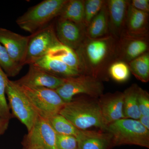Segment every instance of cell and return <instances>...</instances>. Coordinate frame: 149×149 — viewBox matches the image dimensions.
Masks as SVG:
<instances>
[{
  "mask_svg": "<svg viewBox=\"0 0 149 149\" xmlns=\"http://www.w3.org/2000/svg\"><path fill=\"white\" fill-rule=\"evenodd\" d=\"M104 122L107 126L110 123L124 118L123 94L119 92L102 95L98 100Z\"/></svg>",
  "mask_w": 149,
  "mask_h": 149,
  "instance_id": "obj_13",
  "label": "cell"
},
{
  "mask_svg": "<svg viewBox=\"0 0 149 149\" xmlns=\"http://www.w3.org/2000/svg\"><path fill=\"white\" fill-rule=\"evenodd\" d=\"M148 13L134 8L129 2L125 22V34L132 37H146L148 34Z\"/></svg>",
  "mask_w": 149,
  "mask_h": 149,
  "instance_id": "obj_16",
  "label": "cell"
},
{
  "mask_svg": "<svg viewBox=\"0 0 149 149\" xmlns=\"http://www.w3.org/2000/svg\"><path fill=\"white\" fill-rule=\"evenodd\" d=\"M8 77L0 67V117L9 120L12 118L6 97V88Z\"/></svg>",
  "mask_w": 149,
  "mask_h": 149,
  "instance_id": "obj_26",
  "label": "cell"
},
{
  "mask_svg": "<svg viewBox=\"0 0 149 149\" xmlns=\"http://www.w3.org/2000/svg\"><path fill=\"white\" fill-rule=\"evenodd\" d=\"M122 35L118 52L123 59L129 62L147 52L148 44L146 37H132L124 32Z\"/></svg>",
  "mask_w": 149,
  "mask_h": 149,
  "instance_id": "obj_17",
  "label": "cell"
},
{
  "mask_svg": "<svg viewBox=\"0 0 149 149\" xmlns=\"http://www.w3.org/2000/svg\"><path fill=\"white\" fill-rule=\"evenodd\" d=\"M33 64L53 75L63 78L76 77L83 74L64 63L47 56L39 59Z\"/></svg>",
  "mask_w": 149,
  "mask_h": 149,
  "instance_id": "obj_18",
  "label": "cell"
},
{
  "mask_svg": "<svg viewBox=\"0 0 149 149\" xmlns=\"http://www.w3.org/2000/svg\"><path fill=\"white\" fill-rule=\"evenodd\" d=\"M46 56L64 63L83 74L82 66L78 56L75 51L71 48L60 44L50 49Z\"/></svg>",
  "mask_w": 149,
  "mask_h": 149,
  "instance_id": "obj_19",
  "label": "cell"
},
{
  "mask_svg": "<svg viewBox=\"0 0 149 149\" xmlns=\"http://www.w3.org/2000/svg\"><path fill=\"white\" fill-rule=\"evenodd\" d=\"M108 71L111 77L118 83L126 82L130 77V71L129 66L125 62L122 61L112 63Z\"/></svg>",
  "mask_w": 149,
  "mask_h": 149,
  "instance_id": "obj_27",
  "label": "cell"
},
{
  "mask_svg": "<svg viewBox=\"0 0 149 149\" xmlns=\"http://www.w3.org/2000/svg\"><path fill=\"white\" fill-rule=\"evenodd\" d=\"M17 85L37 114L46 119L58 114L66 103L55 90Z\"/></svg>",
  "mask_w": 149,
  "mask_h": 149,
  "instance_id": "obj_5",
  "label": "cell"
},
{
  "mask_svg": "<svg viewBox=\"0 0 149 149\" xmlns=\"http://www.w3.org/2000/svg\"><path fill=\"white\" fill-rule=\"evenodd\" d=\"M6 93L13 116L25 125L28 132L33 127L39 115L14 81L9 79Z\"/></svg>",
  "mask_w": 149,
  "mask_h": 149,
  "instance_id": "obj_7",
  "label": "cell"
},
{
  "mask_svg": "<svg viewBox=\"0 0 149 149\" xmlns=\"http://www.w3.org/2000/svg\"><path fill=\"white\" fill-rule=\"evenodd\" d=\"M84 3L85 1L81 0L68 1L58 17L84 25Z\"/></svg>",
  "mask_w": 149,
  "mask_h": 149,
  "instance_id": "obj_22",
  "label": "cell"
},
{
  "mask_svg": "<svg viewBox=\"0 0 149 149\" xmlns=\"http://www.w3.org/2000/svg\"><path fill=\"white\" fill-rule=\"evenodd\" d=\"M9 120L3 119L0 117V136L3 135L7 129Z\"/></svg>",
  "mask_w": 149,
  "mask_h": 149,
  "instance_id": "obj_32",
  "label": "cell"
},
{
  "mask_svg": "<svg viewBox=\"0 0 149 149\" xmlns=\"http://www.w3.org/2000/svg\"><path fill=\"white\" fill-rule=\"evenodd\" d=\"M0 67L8 77H14L23 67L17 64L11 58L4 47L0 43Z\"/></svg>",
  "mask_w": 149,
  "mask_h": 149,
  "instance_id": "obj_25",
  "label": "cell"
},
{
  "mask_svg": "<svg viewBox=\"0 0 149 149\" xmlns=\"http://www.w3.org/2000/svg\"><path fill=\"white\" fill-rule=\"evenodd\" d=\"M46 72L35 65H29L27 74L14 81L19 85L30 88H45L56 90L61 86L66 80Z\"/></svg>",
  "mask_w": 149,
  "mask_h": 149,
  "instance_id": "obj_11",
  "label": "cell"
},
{
  "mask_svg": "<svg viewBox=\"0 0 149 149\" xmlns=\"http://www.w3.org/2000/svg\"><path fill=\"white\" fill-rule=\"evenodd\" d=\"M106 131L111 135L113 147L130 145L149 148V130L139 120L119 119L109 124Z\"/></svg>",
  "mask_w": 149,
  "mask_h": 149,
  "instance_id": "obj_3",
  "label": "cell"
},
{
  "mask_svg": "<svg viewBox=\"0 0 149 149\" xmlns=\"http://www.w3.org/2000/svg\"></svg>",
  "mask_w": 149,
  "mask_h": 149,
  "instance_id": "obj_34",
  "label": "cell"
},
{
  "mask_svg": "<svg viewBox=\"0 0 149 149\" xmlns=\"http://www.w3.org/2000/svg\"><path fill=\"white\" fill-rule=\"evenodd\" d=\"M75 138L77 149H109L113 147L111 135L107 131L80 130Z\"/></svg>",
  "mask_w": 149,
  "mask_h": 149,
  "instance_id": "obj_14",
  "label": "cell"
},
{
  "mask_svg": "<svg viewBox=\"0 0 149 149\" xmlns=\"http://www.w3.org/2000/svg\"><path fill=\"white\" fill-rule=\"evenodd\" d=\"M138 102L141 115L149 116V95L140 87L138 91Z\"/></svg>",
  "mask_w": 149,
  "mask_h": 149,
  "instance_id": "obj_30",
  "label": "cell"
},
{
  "mask_svg": "<svg viewBox=\"0 0 149 149\" xmlns=\"http://www.w3.org/2000/svg\"><path fill=\"white\" fill-rule=\"evenodd\" d=\"M103 90L102 83L97 77L81 74L66 78L64 83L55 91L66 103L71 101L74 96L80 94L98 98L103 95Z\"/></svg>",
  "mask_w": 149,
  "mask_h": 149,
  "instance_id": "obj_6",
  "label": "cell"
},
{
  "mask_svg": "<svg viewBox=\"0 0 149 149\" xmlns=\"http://www.w3.org/2000/svg\"><path fill=\"white\" fill-rule=\"evenodd\" d=\"M61 44L56 35L55 26L49 24L30 35L24 65L33 64L47 55L48 51Z\"/></svg>",
  "mask_w": 149,
  "mask_h": 149,
  "instance_id": "obj_8",
  "label": "cell"
},
{
  "mask_svg": "<svg viewBox=\"0 0 149 149\" xmlns=\"http://www.w3.org/2000/svg\"><path fill=\"white\" fill-rule=\"evenodd\" d=\"M139 120L142 125L149 130V116L141 115Z\"/></svg>",
  "mask_w": 149,
  "mask_h": 149,
  "instance_id": "obj_33",
  "label": "cell"
},
{
  "mask_svg": "<svg viewBox=\"0 0 149 149\" xmlns=\"http://www.w3.org/2000/svg\"><path fill=\"white\" fill-rule=\"evenodd\" d=\"M109 28L113 36L122 35L125 27L129 1L110 0L107 1Z\"/></svg>",
  "mask_w": 149,
  "mask_h": 149,
  "instance_id": "obj_15",
  "label": "cell"
},
{
  "mask_svg": "<svg viewBox=\"0 0 149 149\" xmlns=\"http://www.w3.org/2000/svg\"><path fill=\"white\" fill-rule=\"evenodd\" d=\"M86 29V36L90 39H97L106 34L109 28L108 13L107 2L91 21Z\"/></svg>",
  "mask_w": 149,
  "mask_h": 149,
  "instance_id": "obj_21",
  "label": "cell"
},
{
  "mask_svg": "<svg viewBox=\"0 0 149 149\" xmlns=\"http://www.w3.org/2000/svg\"><path fill=\"white\" fill-rule=\"evenodd\" d=\"M68 0H45L29 8L16 19L17 25L26 32L34 34L45 27L59 17Z\"/></svg>",
  "mask_w": 149,
  "mask_h": 149,
  "instance_id": "obj_2",
  "label": "cell"
},
{
  "mask_svg": "<svg viewBox=\"0 0 149 149\" xmlns=\"http://www.w3.org/2000/svg\"><path fill=\"white\" fill-rule=\"evenodd\" d=\"M105 2L102 0L85 1L83 24L85 27H88L93 19L100 12Z\"/></svg>",
  "mask_w": 149,
  "mask_h": 149,
  "instance_id": "obj_28",
  "label": "cell"
},
{
  "mask_svg": "<svg viewBox=\"0 0 149 149\" xmlns=\"http://www.w3.org/2000/svg\"><path fill=\"white\" fill-rule=\"evenodd\" d=\"M85 27L83 25L58 17L55 29L60 43L75 51L86 38Z\"/></svg>",
  "mask_w": 149,
  "mask_h": 149,
  "instance_id": "obj_12",
  "label": "cell"
},
{
  "mask_svg": "<svg viewBox=\"0 0 149 149\" xmlns=\"http://www.w3.org/2000/svg\"><path fill=\"white\" fill-rule=\"evenodd\" d=\"M30 38V35L23 36L0 27V43L5 48L13 61L22 67L24 65Z\"/></svg>",
  "mask_w": 149,
  "mask_h": 149,
  "instance_id": "obj_10",
  "label": "cell"
},
{
  "mask_svg": "<svg viewBox=\"0 0 149 149\" xmlns=\"http://www.w3.org/2000/svg\"><path fill=\"white\" fill-rule=\"evenodd\" d=\"M130 5L138 10L148 13L149 1L148 0H133L129 2Z\"/></svg>",
  "mask_w": 149,
  "mask_h": 149,
  "instance_id": "obj_31",
  "label": "cell"
},
{
  "mask_svg": "<svg viewBox=\"0 0 149 149\" xmlns=\"http://www.w3.org/2000/svg\"><path fill=\"white\" fill-rule=\"evenodd\" d=\"M87 38L88 39H85L75 51L81 63L83 72L84 70H89L92 71V76L96 77L98 70L112 52L113 38Z\"/></svg>",
  "mask_w": 149,
  "mask_h": 149,
  "instance_id": "obj_4",
  "label": "cell"
},
{
  "mask_svg": "<svg viewBox=\"0 0 149 149\" xmlns=\"http://www.w3.org/2000/svg\"><path fill=\"white\" fill-rule=\"evenodd\" d=\"M139 87L133 84L123 93V113L124 118L139 120L141 114L139 109L138 93Z\"/></svg>",
  "mask_w": 149,
  "mask_h": 149,
  "instance_id": "obj_20",
  "label": "cell"
},
{
  "mask_svg": "<svg viewBox=\"0 0 149 149\" xmlns=\"http://www.w3.org/2000/svg\"><path fill=\"white\" fill-rule=\"evenodd\" d=\"M80 130L92 127L106 131L98 100L80 99L66 103L59 113Z\"/></svg>",
  "mask_w": 149,
  "mask_h": 149,
  "instance_id": "obj_1",
  "label": "cell"
},
{
  "mask_svg": "<svg viewBox=\"0 0 149 149\" xmlns=\"http://www.w3.org/2000/svg\"><path fill=\"white\" fill-rule=\"evenodd\" d=\"M58 149H77V139L74 136L57 134Z\"/></svg>",
  "mask_w": 149,
  "mask_h": 149,
  "instance_id": "obj_29",
  "label": "cell"
},
{
  "mask_svg": "<svg viewBox=\"0 0 149 149\" xmlns=\"http://www.w3.org/2000/svg\"><path fill=\"white\" fill-rule=\"evenodd\" d=\"M56 137L47 119L38 116L33 127L24 136L22 149H58Z\"/></svg>",
  "mask_w": 149,
  "mask_h": 149,
  "instance_id": "obj_9",
  "label": "cell"
},
{
  "mask_svg": "<svg viewBox=\"0 0 149 149\" xmlns=\"http://www.w3.org/2000/svg\"><path fill=\"white\" fill-rule=\"evenodd\" d=\"M47 119L57 134L70 135L75 137L79 133L80 130L59 113Z\"/></svg>",
  "mask_w": 149,
  "mask_h": 149,
  "instance_id": "obj_24",
  "label": "cell"
},
{
  "mask_svg": "<svg viewBox=\"0 0 149 149\" xmlns=\"http://www.w3.org/2000/svg\"><path fill=\"white\" fill-rule=\"evenodd\" d=\"M130 71L143 83L149 80V54L147 52L129 62Z\"/></svg>",
  "mask_w": 149,
  "mask_h": 149,
  "instance_id": "obj_23",
  "label": "cell"
}]
</instances>
